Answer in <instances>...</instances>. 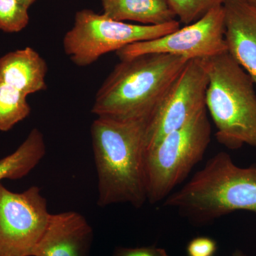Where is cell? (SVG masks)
<instances>
[{
  "mask_svg": "<svg viewBox=\"0 0 256 256\" xmlns=\"http://www.w3.org/2000/svg\"><path fill=\"white\" fill-rule=\"evenodd\" d=\"M146 120L97 117L90 128L98 175V204H129L140 208L148 201L144 160Z\"/></svg>",
  "mask_w": 256,
  "mask_h": 256,
  "instance_id": "obj_1",
  "label": "cell"
},
{
  "mask_svg": "<svg viewBox=\"0 0 256 256\" xmlns=\"http://www.w3.org/2000/svg\"><path fill=\"white\" fill-rule=\"evenodd\" d=\"M164 54L120 60L96 94V117L122 121L146 120L188 62Z\"/></svg>",
  "mask_w": 256,
  "mask_h": 256,
  "instance_id": "obj_2",
  "label": "cell"
},
{
  "mask_svg": "<svg viewBox=\"0 0 256 256\" xmlns=\"http://www.w3.org/2000/svg\"><path fill=\"white\" fill-rule=\"evenodd\" d=\"M163 206L197 226L237 210L256 214V163L242 168L228 153L220 152L182 188L166 197Z\"/></svg>",
  "mask_w": 256,
  "mask_h": 256,
  "instance_id": "obj_3",
  "label": "cell"
},
{
  "mask_svg": "<svg viewBox=\"0 0 256 256\" xmlns=\"http://www.w3.org/2000/svg\"><path fill=\"white\" fill-rule=\"evenodd\" d=\"M208 78L206 107L220 144L256 149V92L248 74L228 52L201 60Z\"/></svg>",
  "mask_w": 256,
  "mask_h": 256,
  "instance_id": "obj_4",
  "label": "cell"
},
{
  "mask_svg": "<svg viewBox=\"0 0 256 256\" xmlns=\"http://www.w3.org/2000/svg\"><path fill=\"white\" fill-rule=\"evenodd\" d=\"M210 140L212 126L205 106L184 126L146 152L148 202L154 204L170 196L203 160Z\"/></svg>",
  "mask_w": 256,
  "mask_h": 256,
  "instance_id": "obj_5",
  "label": "cell"
},
{
  "mask_svg": "<svg viewBox=\"0 0 256 256\" xmlns=\"http://www.w3.org/2000/svg\"><path fill=\"white\" fill-rule=\"evenodd\" d=\"M180 28L176 20L161 25L136 24L112 20L92 10H82L77 12L73 26L64 37V50L74 64L88 66L106 54L159 38Z\"/></svg>",
  "mask_w": 256,
  "mask_h": 256,
  "instance_id": "obj_6",
  "label": "cell"
},
{
  "mask_svg": "<svg viewBox=\"0 0 256 256\" xmlns=\"http://www.w3.org/2000/svg\"><path fill=\"white\" fill-rule=\"evenodd\" d=\"M52 214L41 188L21 193L0 183V256H32Z\"/></svg>",
  "mask_w": 256,
  "mask_h": 256,
  "instance_id": "obj_7",
  "label": "cell"
},
{
  "mask_svg": "<svg viewBox=\"0 0 256 256\" xmlns=\"http://www.w3.org/2000/svg\"><path fill=\"white\" fill-rule=\"evenodd\" d=\"M208 78L201 60H188L146 121L144 146L150 150L206 106Z\"/></svg>",
  "mask_w": 256,
  "mask_h": 256,
  "instance_id": "obj_8",
  "label": "cell"
},
{
  "mask_svg": "<svg viewBox=\"0 0 256 256\" xmlns=\"http://www.w3.org/2000/svg\"><path fill=\"white\" fill-rule=\"evenodd\" d=\"M222 5L195 22L164 36L138 42L116 52L120 60L148 54H164L191 60H203L226 52Z\"/></svg>",
  "mask_w": 256,
  "mask_h": 256,
  "instance_id": "obj_9",
  "label": "cell"
},
{
  "mask_svg": "<svg viewBox=\"0 0 256 256\" xmlns=\"http://www.w3.org/2000/svg\"><path fill=\"white\" fill-rule=\"evenodd\" d=\"M227 52L256 86V8L245 0H224Z\"/></svg>",
  "mask_w": 256,
  "mask_h": 256,
  "instance_id": "obj_10",
  "label": "cell"
},
{
  "mask_svg": "<svg viewBox=\"0 0 256 256\" xmlns=\"http://www.w3.org/2000/svg\"><path fill=\"white\" fill-rule=\"evenodd\" d=\"M92 236V227L78 212L52 214L32 256H88Z\"/></svg>",
  "mask_w": 256,
  "mask_h": 256,
  "instance_id": "obj_11",
  "label": "cell"
},
{
  "mask_svg": "<svg viewBox=\"0 0 256 256\" xmlns=\"http://www.w3.org/2000/svg\"><path fill=\"white\" fill-rule=\"evenodd\" d=\"M46 60L31 47L10 52L0 57V82L25 95L46 90Z\"/></svg>",
  "mask_w": 256,
  "mask_h": 256,
  "instance_id": "obj_12",
  "label": "cell"
},
{
  "mask_svg": "<svg viewBox=\"0 0 256 256\" xmlns=\"http://www.w3.org/2000/svg\"><path fill=\"white\" fill-rule=\"evenodd\" d=\"M102 14L120 22L161 25L176 18L168 0H100Z\"/></svg>",
  "mask_w": 256,
  "mask_h": 256,
  "instance_id": "obj_13",
  "label": "cell"
},
{
  "mask_svg": "<svg viewBox=\"0 0 256 256\" xmlns=\"http://www.w3.org/2000/svg\"><path fill=\"white\" fill-rule=\"evenodd\" d=\"M44 137L40 130H32L18 149L0 160V183L3 180H20L26 176L46 156Z\"/></svg>",
  "mask_w": 256,
  "mask_h": 256,
  "instance_id": "obj_14",
  "label": "cell"
},
{
  "mask_svg": "<svg viewBox=\"0 0 256 256\" xmlns=\"http://www.w3.org/2000/svg\"><path fill=\"white\" fill-rule=\"evenodd\" d=\"M28 96L0 82V132H8L30 116Z\"/></svg>",
  "mask_w": 256,
  "mask_h": 256,
  "instance_id": "obj_15",
  "label": "cell"
},
{
  "mask_svg": "<svg viewBox=\"0 0 256 256\" xmlns=\"http://www.w3.org/2000/svg\"><path fill=\"white\" fill-rule=\"evenodd\" d=\"M180 22L185 25L198 21L214 8L223 4L224 0H168Z\"/></svg>",
  "mask_w": 256,
  "mask_h": 256,
  "instance_id": "obj_16",
  "label": "cell"
},
{
  "mask_svg": "<svg viewBox=\"0 0 256 256\" xmlns=\"http://www.w3.org/2000/svg\"><path fill=\"white\" fill-rule=\"evenodd\" d=\"M28 10L18 0H0V30L6 33L22 31L30 22Z\"/></svg>",
  "mask_w": 256,
  "mask_h": 256,
  "instance_id": "obj_17",
  "label": "cell"
},
{
  "mask_svg": "<svg viewBox=\"0 0 256 256\" xmlns=\"http://www.w3.org/2000/svg\"><path fill=\"white\" fill-rule=\"evenodd\" d=\"M216 250V242L208 237H197L192 239L188 246L190 256H212Z\"/></svg>",
  "mask_w": 256,
  "mask_h": 256,
  "instance_id": "obj_18",
  "label": "cell"
},
{
  "mask_svg": "<svg viewBox=\"0 0 256 256\" xmlns=\"http://www.w3.org/2000/svg\"><path fill=\"white\" fill-rule=\"evenodd\" d=\"M114 256H169L164 249L154 246L118 248Z\"/></svg>",
  "mask_w": 256,
  "mask_h": 256,
  "instance_id": "obj_19",
  "label": "cell"
},
{
  "mask_svg": "<svg viewBox=\"0 0 256 256\" xmlns=\"http://www.w3.org/2000/svg\"><path fill=\"white\" fill-rule=\"evenodd\" d=\"M18 1L20 2L22 4L24 5L25 8L28 9V8H30V6H31L36 1V0H18Z\"/></svg>",
  "mask_w": 256,
  "mask_h": 256,
  "instance_id": "obj_20",
  "label": "cell"
},
{
  "mask_svg": "<svg viewBox=\"0 0 256 256\" xmlns=\"http://www.w3.org/2000/svg\"><path fill=\"white\" fill-rule=\"evenodd\" d=\"M233 256H247L246 255H245V254H244L242 252H240V250H236L235 252H234Z\"/></svg>",
  "mask_w": 256,
  "mask_h": 256,
  "instance_id": "obj_21",
  "label": "cell"
},
{
  "mask_svg": "<svg viewBox=\"0 0 256 256\" xmlns=\"http://www.w3.org/2000/svg\"><path fill=\"white\" fill-rule=\"evenodd\" d=\"M249 4L252 5L254 8H256V0H245Z\"/></svg>",
  "mask_w": 256,
  "mask_h": 256,
  "instance_id": "obj_22",
  "label": "cell"
}]
</instances>
